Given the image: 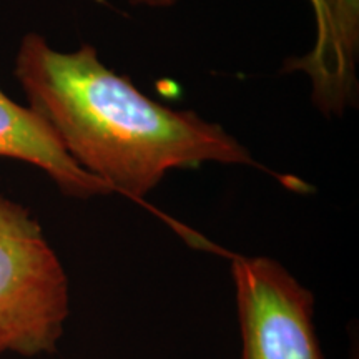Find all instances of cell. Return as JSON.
<instances>
[{
    "label": "cell",
    "mask_w": 359,
    "mask_h": 359,
    "mask_svg": "<svg viewBox=\"0 0 359 359\" xmlns=\"http://www.w3.org/2000/svg\"><path fill=\"white\" fill-rule=\"evenodd\" d=\"M15 77L29 109L70 158L122 195L142 198L172 168L205 161L253 163L248 150L219 125L145 97L107 69L90 45L64 53L42 35L27 34Z\"/></svg>",
    "instance_id": "obj_1"
},
{
    "label": "cell",
    "mask_w": 359,
    "mask_h": 359,
    "mask_svg": "<svg viewBox=\"0 0 359 359\" xmlns=\"http://www.w3.org/2000/svg\"><path fill=\"white\" fill-rule=\"evenodd\" d=\"M69 304V280L39 222L0 195V356L55 351Z\"/></svg>",
    "instance_id": "obj_2"
},
{
    "label": "cell",
    "mask_w": 359,
    "mask_h": 359,
    "mask_svg": "<svg viewBox=\"0 0 359 359\" xmlns=\"http://www.w3.org/2000/svg\"><path fill=\"white\" fill-rule=\"evenodd\" d=\"M243 359H325L314 331V296L268 258L233 257Z\"/></svg>",
    "instance_id": "obj_3"
},
{
    "label": "cell",
    "mask_w": 359,
    "mask_h": 359,
    "mask_svg": "<svg viewBox=\"0 0 359 359\" xmlns=\"http://www.w3.org/2000/svg\"><path fill=\"white\" fill-rule=\"evenodd\" d=\"M0 156L43 170L67 196L90 198L110 195L111 188L79 167L29 107L11 100L0 90Z\"/></svg>",
    "instance_id": "obj_4"
},
{
    "label": "cell",
    "mask_w": 359,
    "mask_h": 359,
    "mask_svg": "<svg viewBox=\"0 0 359 359\" xmlns=\"http://www.w3.org/2000/svg\"><path fill=\"white\" fill-rule=\"evenodd\" d=\"M359 43V0H330L325 37L294 64L314 83V102L323 111H341L351 100Z\"/></svg>",
    "instance_id": "obj_5"
},
{
    "label": "cell",
    "mask_w": 359,
    "mask_h": 359,
    "mask_svg": "<svg viewBox=\"0 0 359 359\" xmlns=\"http://www.w3.org/2000/svg\"><path fill=\"white\" fill-rule=\"evenodd\" d=\"M132 6H145V7H155V8H165L172 7L177 0H128ZM314 15H316V30L318 37L316 43L321 42L325 37L327 29V20H330V0H311Z\"/></svg>",
    "instance_id": "obj_6"
}]
</instances>
